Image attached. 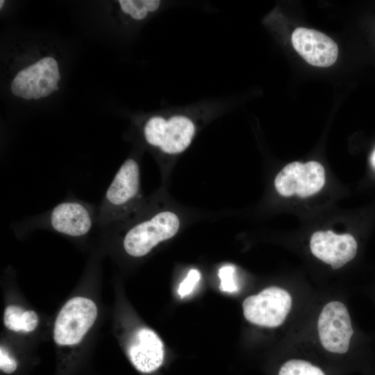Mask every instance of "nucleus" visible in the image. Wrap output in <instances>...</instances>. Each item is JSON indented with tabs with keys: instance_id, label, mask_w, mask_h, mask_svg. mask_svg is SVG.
<instances>
[{
	"instance_id": "obj_1",
	"label": "nucleus",
	"mask_w": 375,
	"mask_h": 375,
	"mask_svg": "<svg viewBox=\"0 0 375 375\" xmlns=\"http://www.w3.org/2000/svg\"><path fill=\"white\" fill-rule=\"evenodd\" d=\"M140 183L138 163L133 158H128L106 191L97 212V225L109 228L121 222L138 199Z\"/></svg>"
},
{
	"instance_id": "obj_16",
	"label": "nucleus",
	"mask_w": 375,
	"mask_h": 375,
	"mask_svg": "<svg viewBox=\"0 0 375 375\" xmlns=\"http://www.w3.org/2000/svg\"><path fill=\"white\" fill-rule=\"evenodd\" d=\"M218 276L221 280L220 290L223 292H235L238 286L235 281V267L228 265L222 267L218 272Z\"/></svg>"
},
{
	"instance_id": "obj_14",
	"label": "nucleus",
	"mask_w": 375,
	"mask_h": 375,
	"mask_svg": "<svg viewBox=\"0 0 375 375\" xmlns=\"http://www.w3.org/2000/svg\"><path fill=\"white\" fill-rule=\"evenodd\" d=\"M119 2L124 13L138 20L145 18L149 12L156 11L160 5L158 0H120Z\"/></svg>"
},
{
	"instance_id": "obj_13",
	"label": "nucleus",
	"mask_w": 375,
	"mask_h": 375,
	"mask_svg": "<svg viewBox=\"0 0 375 375\" xmlns=\"http://www.w3.org/2000/svg\"><path fill=\"white\" fill-rule=\"evenodd\" d=\"M38 321V316L35 311L25 310L17 306H8L3 314L4 325L15 332H31L36 328Z\"/></svg>"
},
{
	"instance_id": "obj_17",
	"label": "nucleus",
	"mask_w": 375,
	"mask_h": 375,
	"mask_svg": "<svg viewBox=\"0 0 375 375\" xmlns=\"http://www.w3.org/2000/svg\"><path fill=\"white\" fill-rule=\"evenodd\" d=\"M200 277V272L197 269H192L190 270L187 276L179 285L178 289V294L181 297L189 294L199 282Z\"/></svg>"
},
{
	"instance_id": "obj_8",
	"label": "nucleus",
	"mask_w": 375,
	"mask_h": 375,
	"mask_svg": "<svg viewBox=\"0 0 375 375\" xmlns=\"http://www.w3.org/2000/svg\"><path fill=\"white\" fill-rule=\"evenodd\" d=\"M324 183V168L316 161L289 163L274 180L275 188L281 195L290 197L297 194L303 198L318 192Z\"/></svg>"
},
{
	"instance_id": "obj_12",
	"label": "nucleus",
	"mask_w": 375,
	"mask_h": 375,
	"mask_svg": "<svg viewBox=\"0 0 375 375\" xmlns=\"http://www.w3.org/2000/svg\"><path fill=\"white\" fill-rule=\"evenodd\" d=\"M127 353L131 362L138 371L150 373L161 366L164 359V346L153 331L140 328L130 339Z\"/></svg>"
},
{
	"instance_id": "obj_15",
	"label": "nucleus",
	"mask_w": 375,
	"mask_h": 375,
	"mask_svg": "<svg viewBox=\"0 0 375 375\" xmlns=\"http://www.w3.org/2000/svg\"><path fill=\"white\" fill-rule=\"evenodd\" d=\"M278 375H325L322 369L308 361L293 359L285 362Z\"/></svg>"
},
{
	"instance_id": "obj_20",
	"label": "nucleus",
	"mask_w": 375,
	"mask_h": 375,
	"mask_svg": "<svg viewBox=\"0 0 375 375\" xmlns=\"http://www.w3.org/2000/svg\"><path fill=\"white\" fill-rule=\"evenodd\" d=\"M3 3H4V1H3V0H1V1H0V8H2V6L3 5Z\"/></svg>"
},
{
	"instance_id": "obj_6",
	"label": "nucleus",
	"mask_w": 375,
	"mask_h": 375,
	"mask_svg": "<svg viewBox=\"0 0 375 375\" xmlns=\"http://www.w3.org/2000/svg\"><path fill=\"white\" fill-rule=\"evenodd\" d=\"M97 215L90 205L76 199H67L52 208L40 225L67 236L83 237L97 224Z\"/></svg>"
},
{
	"instance_id": "obj_2",
	"label": "nucleus",
	"mask_w": 375,
	"mask_h": 375,
	"mask_svg": "<svg viewBox=\"0 0 375 375\" xmlns=\"http://www.w3.org/2000/svg\"><path fill=\"white\" fill-rule=\"evenodd\" d=\"M179 226L176 214L170 211L158 212L126 231L123 239L124 249L131 256H144L160 242L174 237Z\"/></svg>"
},
{
	"instance_id": "obj_4",
	"label": "nucleus",
	"mask_w": 375,
	"mask_h": 375,
	"mask_svg": "<svg viewBox=\"0 0 375 375\" xmlns=\"http://www.w3.org/2000/svg\"><path fill=\"white\" fill-rule=\"evenodd\" d=\"M97 317V308L90 299L76 297L66 302L54 324L53 339L58 345L79 343Z\"/></svg>"
},
{
	"instance_id": "obj_10",
	"label": "nucleus",
	"mask_w": 375,
	"mask_h": 375,
	"mask_svg": "<svg viewBox=\"0 0 375 375\" xmlns=\"http://www.w3.org/2000/svg\"><path fill=\"white\" fill-rule=\"evenodd\" d=\"M291 40L296 51L313 66L327 67L337 60V44L322 32L298 27L293 31Z\"/></svg>"
},
{
	"instance_id": "obj_7",
	"label": "nucleus",
	"mask_w": 375,
	"mask_h": 375,
	"mask_svg": "<svg viewBox=\"0 0 375 375\" xmlns=\"http://www.w3.org/2000/svg\"><path fill=\"white\" fill-rule=\"evenodd\" d=\"M60 78L56 60L45 57L19 71L12 82L11 91L24 99H39L58 90Z\"/></svg>"
},
{
	"instance_id": "obj_5",
	"label": "nucleus",
	"mask_w": 375,
	"mask_h": 375,
	"mask_svg": "<svg viewBox=\"0 0 375 375\" xmlns=\"http://www.w3.org/2000/svg\"><path fill=\"white\" fill-rule=\"evenodd\" d=\"M244 317L251 323L274 328L281 325L292 307L290 294L278 287H269L251 295L242 303Z\"/></svg>"
},
{
	"instance_id": "obj_9",
	"label": "nucleus",
	"mask_w": 375,
	"mask_h": 375,
	"mask_svg": "<svg viewBox=\"0 0 375 375\" xmlns=\"http://www.w3.org/2000/svg\"><path fill=\"white\" fill-rule=\"evenodd\" d=\"M317 328L320 342L325 349L336 353L348 351L353 330L345 305L339 301L325 305L319 315Z\"/></svg>"
},
{
	"instance_id": "obj_3",
	"label": "nucleus",
	"mask_w": 375,
	"mask_h": 375,
	"mask_svg": "<svg viewBox=\"0 0 375 375\" xmlns=\"http://www.w3.org/2000/svg\"><path fill=\"white\" fill-rule=\"evenodd\" d=\"M196 127L191 118L183 115H174L167 118L153 116L144 126L147 142L159 148L167 154L184 151L191 144Z\"/></svg>"
},
{
	"instance_id": "obj_19",
	"label": "nucleus",
	"mask_w": 375,
	"mask_h": 375,
	"mask_svg": "<svg viewBox=\"0 0 375 375\" xmlns=\"http://www.w3.org/2000/svg\"><path fill=\"white\" fill-rule=\"evenodd\" d=\"M370 161L372 167L375 169V149L372 153Z\"/></svg>"
},
{
	"instance_id": "obj_18",
	"label": "nucleus",
	"mask_w": 375,
	"mask_h": 375,
	"mask_svg": "<svg viewBox=\"0 0 375 375\" xmlns=\"http://www.w3.org/2000/svg\"><path fill=\"white\" fill-rule=\"evenodd\" d=\"M16 360L3 347L0 349V368L6 374H11L17 369Z\"/></svg>"
},
{
	"instance_id": "obj_11",
	"label": "nucleus",
	"mask_w": 375,
	"mask_h": 375,
	"mask_svg": "<svg viewBox=\"0 0 375 375\" xmlns=\"http://www.w3.org/2000/svg\"><path fill=\"white\" fill-rule=\"evenodd\" d=\"M310 247L315 256L337 269L353 259L358 245L349 233L337 235L326 231L315 232L310 238Z\"/></svg>"
}]
</instances>
